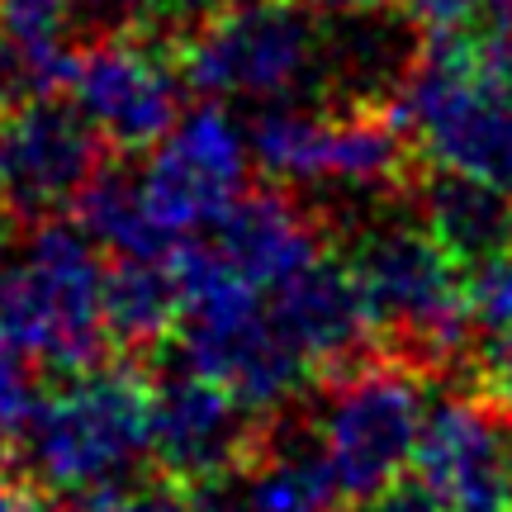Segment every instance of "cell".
<instances>
[{
    "label": "cell",
    "instance_id": "1",
    "mask_svg": "<svg viewBox=\"0 0 512 512\" xmlns=\"http://www.w3.org/2000/svg\"><path fill=\"white\" fill-rule=\"evenodd\" d=\"M152 437V384L133 366H81L19 432L29 475L53 494L124 484Z\"/></svg>",
    "mask_w": 512,
    "mask_h": 512
},
{
    "label": "cell",
    "instance_id": "2",
    "mask_svg": "<svg viewBox=\"0 0 512 512\" xmlns=\"http://www.w3.org/2000/svg\"><path fill=\"white\" fill-rule=\"evenodd\" d=\"M100 294V242L81 223H38L5 266V347L29 366H95L110 337Z\"/></svg>",
    "mask_w": 512,
    "mask_h": 512
},
{
    "label": "cell",
    "instance_id": "3",
    "mask_svg": "<svg viewBox=\"0 0 512 512\" xmlns=\"http://www.w3.org/2000/svg\"><path fill=\"white\" fill-rule=\"evenodd\" d=\"M427 408V380L408 361H361L328 380L309 446L337 498L366 503L394 489L403 470H413Z\"/></svg>",
    "mask_w": 512,
    "mask_h": 512
},
{
    "label": "cell",
    "instance_id": "4",
    "mask_svg": "<svg viewBox=\"0 0 512 512\" xmlns=\"http://www.w3.org/2000/svg\"><path fill=\"white\" fill-rule=\"evenodd\" d=\"M181 72L209 100L294 105L328 76V38L294 0L223 5L181 48Z\"/></svg>",
    "mask_w": 512,
    "mask_h": 512
},
{
    "label": "cell",
    "instance_id": "5",
    "mask_svg": "<svg viewBox=\"0 0 512 512\" xmlns=\"http://www.w3.org/2000/svg\"><path fill=\"white\" fill-rule=\"evenodd\" d=\"M370 323L403 337L422 361H446L470 332L465 275L427 223H375L347 261Z\"/></svg>",
    "mask_w": 512,
    "mask_h": 512
},
{
    "label": "cell",
    "instance_id": "6",
    "mask_svg": "<svg viewBox=\"0 0 512 512\" xmlns=\"http://www.w3.org/2000/svg\"><path fill=\"white\" fill-rule=\"evenodd\" d=\"M247 171L252 133L223 110V100L181 114L152 143L143 171H133V190L157 252H176L181 242L209 233L242 200Z\"/></svg>",
    "mask_w": 512,
    "mask_h": 512
},
{
    "label": "cell",
    "instance_id": "7",
    "mask_svg": "<svg viewBox=\"0 0 512 512\" xmlns=\"http://www.w3.org/2000/svg\"><path fill=\"white\" fill-rule=\"evenodd\" d=\"M394 124L441 166L484 181L512 200V91L475 67V57L427 53L394 95Z\"/></svg>",
    "mask_w": 512,
    "mask_h": 512
},
{
    "label": "cell",
    "instance_id": "8",
    "mask_svg": "<svg viewBox=\"0 0 512 512\" xmlns=\"http://www.w3.org/2000/svg\"><path fill=\"white\" fill-rule=\"evenodd\" d=\"M252 162L280 185L304 190H380L403 171V128L380 114H313L266 105L252 124Z\"/></svg>",
    "mask_w": 512,
    "mask_h": 512
},
{
    "label": "cell",
    "instance_id": "9",
    "mask_svg": "<svg viewBox=\"0 0 512 512\" xmlns=\"http://www.w3.org/2000/svg\"><path fill=\"white\" fill-rule=\"evenodd\" d=\"M185 72L176 53L147 34H110L81 48L67 72L76 114L100 133V143L143 152L181 119Z\"/></svg>",
    "mask_w": 512,
    "mask_h": 512
},
{
    "label": "cell",
    "instance_id": "10",
    "mask_svg": "<svg viewBox=\"0 0 512 512\" xmlns=\"http://www.w3.org/2000/svg\"><path fill=\"white\" fill-rule=\"evenodd\" d=\"M100 171V133L76 105L24 100L0 114V204L19 219H48L81 200Z\"/></svg>",
    "mask_w": 512,
    "mask_h": 512
},
{
    "label": "cell",
    "instance_id": "11",
    "mask_svg": "<svg viewBox=\"0 0 512 512\" xmlns=\"http://www.w3.org/2000/svg\"><path fill=\"white\" fill-rule=\"evenodd\" d=\"M247 413L252 408L228 384L185 366L181 375H171L152 389L147 456L176 484L219 489L252 456V418Z\"/></svg>",
    "mask_w": 512,
    "mask_h": 512
},
{
    "label": "cell",
    "instance_id": "12",
    "mask_svg": "<svg viewBox=\"0 0 512 512\" xmlns=\"http://www.w3.org/2000/svg\"><path fill=\"white\" fill-rule=\"evenodd\" d=\"M413 470L446 512H498L512 494L508 432L489 403L441 399L422 418Z\"/></svg>",
    "mask_w": 512,
    "mask_h": 512
},
{
    "label": "cell",
    "instance_id": "13",
    "mask_svg": "<svg viewBox=\"0 0 512 512\" xmlns=\"http://www.w3.org/2000/svg\"><path fill=\"white\" fill-rule=\"evenodd\" d=\"M190 242H200L223 271L256 285V290L285 285L323 256L309 214L285 195H242L209 233Z\"/></svg>",
    "mask_w": 512,
    "mask_h": 512
},
{
    "label": "cell",
    "instance_id": "14",
    "mask_svg": "<svg viewBox=\"0 0 512 512\" xmlns=\"http://www.w3.org/2000/svg\"><path fill=\"white\" fill-rule=\"evenodd\" d=\"M105 332L119 347H157L181 323V280L162 256H119L100 294Z\"/></svg>",
    "mask_w": 512,
    "mask_h": 512
},
{
    "label": "cell",
    "instance_id": "15",
    "mask_svg": "<svg viewBox=\"0 0 512 512\" xmlns=\"http://www.w3.org/2000/svg\"><path fill=\"white\" fill-rule=\"evenodd\" d=\"M422 223L437 233V242L456 261H479L512 242V200L503 190L456 171H441L422 190Z\"/></svg>",
    "mask_w": 512,
    "mask_h": 512
},
{
    "label": "cell",
    "instance_id": "16",
    "mask_svg": "<svg viewBox=\"0 0 512 512\" xmlns=\"http://www.w3.org/2000/svg\"><path fill=\"white\" fill-rule=\"evenodd\" d=\"M228 489L219 494V512H328L337 503V489L328 484L313 446H285L271 451L256 470L228 475Z\"/></svg>",
    "mask_w": 512,
    "mask_h": 512
},
{
    "label": "cell",
    "instance_id": "17",
    "mask_svg": "<svg viewBox=\"0 0 512 512\" xmlns=\"http://www.w3.org/2000/svg\"><path fill=\"white\" fill-rule=\"evenodd\" d=\"M72 15L76 0H0V43L34 72L43 95L67 91L72 72Z\"/></svg>",
    "mask_w": 512,
    "mask_h": 512
},
{
    "label": "cell",
    "instance_id": "18",
    "mask_svg": "<svg viewBox=\"0 0 512 512\" xmlns=\"http://www.w3.org/2000/svg\"><path fill=\"white\" fill-rule=\"evenodd\" d=\"M76 214H81V228L110 252L162 256L157 242H152V228L143 219V204H138V190H133L128 171H95V181L76 200Z\"/></svg>",
    "mask_w": 512,
    "mask_h": 512
},
{
    "label": "cell",
    "instance_id": "19",
    "mask_svg": "<svg viewBox=\"0 0 512 512\" xmlns=\"http://www.w3.org/2000/svg\"><path fill=\"white\" fill-rule=\"evenodd\" d=\"M408 29H418L427 53L470 57L484 34L498 29V0H408Z\"/></svg>",
    "mask_w": 512,
    "mask_h": 512
},
{
    "label": "cell",
    "instance_id": "20",
    "mask_svg": "<svg viewBox=\"0 0 512 512\" xmlns=\"http://www.w3.org/2000/svg\"><path fill=\"white\" fill-rule=\"evenodd\" d=\"M465 318L479 337L512 328V242L470 261L465 271Z\"/></svg>",
    "mask_w": 512,
    "mask_h": 512
},
{
    "label": "cell",
    "instance_id": "21",
    "mask_svg": "<svg viewBox=\"0 0 512 512\" xmlns=\"http://www.w3.org/2000/svg\"><path fill=\"white\" fill-rule=\"evenodd\" d=\"M43 389L29 375V361L19 351H0V437H19L34 418Z\"/></svg>",
    "mask_w": 512,
    "mask_h": 512
},
{
    "label": "cell",
    "instance_id": "22",
    "mask_svg": "<svg viewBox=\"0 0 512 512\" xmlns=\"http://www.w3.org/2000/svg\"><path fill=\"white\" fill-rule=\"evenodd\" d=\"M62 512H204V508H195L190 498L171 494V489H157V494H128L124 484H105V489L72 494V503H67Z\"/></svg>",
    "mask_w": 512,
    "mask_h": 512
},
{
    "label": "cell",
    "instance_id": "23",
    "mask_svg": "<svg viewBox=\"0 0 512 512\" xmlns=\"http://www.w3.org/2000/svg\"><path fill=\"white\" fill-rule=\"evenodd\" d=\"M475 370H479L484 394L494 403H503V408H512V328L489 332V337L479 342Z\"/></svg>",
    "mask_w": 512,
    "mask_h": 512
},
{
    "label": "cell",
    "instance_id": "24",
    "mask_svg": "<svg viewBox=\"0 0 512 512\" xmlns=\"http://www.w3.org/2000/svg\"><path fill=\"white\" fill-rule=\"evenodd\" d=\"M475 67L489 81H498L503 91H512V24H498L494 34H484V43H479L475 53Z\"/></svg>",
    "mask_w": 512,
    "mask_h": 512
},
{
    "label": "cell",
    "instance_id": "25",
    "mask_svg": "<svg viewBox=\"0 0 512 512\" xmlns=\"http://www.w3.org/2000/svg\"><path fill=\"white\" fill-rule=\"evenodd\" d=\"M181 0H76V10H91V15H110V19H133V24H152V19L176 15Z\"/></svg>",
    "mask_w": 512,
    "mask_h": 512
},
{
    "label": "cell",
    "instance_id": "26",
    "mask_svg": "<svg viewBox=\"0 0 512 512\" xmlns=\"http://www.w3.org/2000/svg\"><path fill=\"white\" fill-rule=\"evenodd\" d=\"M361 512H446V508H441V503L427 494L422 484H413V489H399V484H394V489H384V494L366 498V503H361Z\"/></svg>",
    "mask_w": 512,
    "mask_h": 512
},
{
    "label": "cell",
    "instance_id": "27",
    "mask_svg": "<svg viewBox=\"0 0 512 512\" xmlns=\"http://www.w3.org/2000/svg\"><path fill=\"white\" fill-rule=\"evenodd\" d=\"M294 5L318 19H361V15H380L389 0H294Z\"/></svg>",
    "mask_w": 512,
    "mask_h": 512
},
{
    "label": "cell",
    "instance_id": "28",
    "mask_svg": "<svg viewBox=\"0 0 512 512\" xmlns=\"http://www.w3.org/2000/svg\"><path fill=\"white\" fill-rule=\"evenodd\" d=\"M0 512H43V508H38V494H34V489L0 484Z\"/></svg>",
    "mask_w": 512,
    "mask_h": 512
},
{
    "label": "cell",
    "instance_id": "29",
    "mask_svg": "<svg viewBox=\"0 0 512 512\" xmlns=\"http://www.w3.org/2000/svg\"><path fill=\"white\" fill-rule=\"evenodd\" d=\"M0 351H10L5 347V266H0Z\"/></svg>",
    "mask_w": 512,
    "mask_h": 512
},
{
    "label": "cell",
    "instance_id": "30",
    "mask_svg": "<svg viewBox=\"0 0 512 512\" xmlns=\"http://www.w3.org/2000/svg\"><path fill=\"white\" fill-rule=\"evenodd\" d=\"M498 24H512V0H498Z\"/></svg>",
    "mask_w": 512,
    "mask_h": 512
},
{
    "label": "cell",
    "instance_id": "31",
    "mask_svg": "<svg viewBox=\"0 0 512 512\" xmlns=\"http://www.w3.org/2000/svg\"><path fill=\"white\" fill-rule=\"evenodd\" d=\"M214 5H219V10H223V5H247V0H214Z\"/></svg>",
    "mask_w": 512,
    "mask_h": 512
},
{
    "label": "cell",
    "instance_id": "32",
    "mask_svg": "<svg viewBox=\"0 0 512 512\" xmlns=\"http://www.w3.org/2000/svg\"><path fill=\"white\" fill-rule=\"evenodd\" d=\"M508 446H512V437H508Z\"/></svg>",
    "mask_w": 512,
    "mask_h": 512
}]
</instances>
